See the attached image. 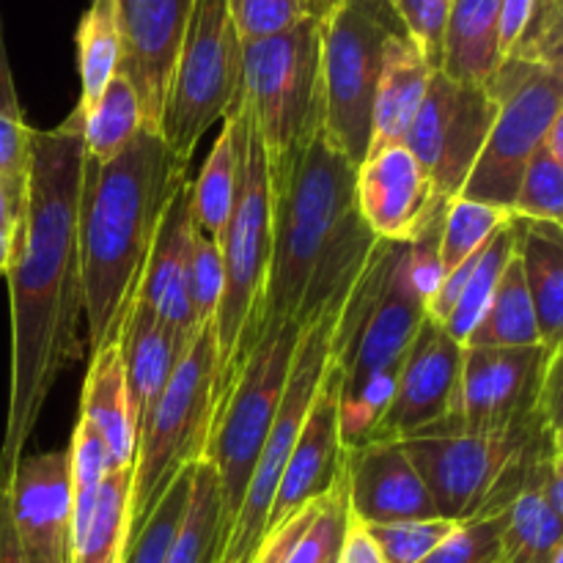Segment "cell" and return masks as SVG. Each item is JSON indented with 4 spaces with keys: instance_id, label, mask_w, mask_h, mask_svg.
Instances as JSON below:
<instances>
[{
    "instance_id": "10",
    "label": "cell",
    "mask_w": 563,
    "mask_h": 563,
    "mask_svg": "<svg viewBox=\"0 0 563 563\" xmlns=\"http://www.w3.org/2000/svg\"><path fill=\"white\" fill-rule=\"evenodd\" d=\"M242 86V42L225 0H196L159 113V137L190 163L198 143L225 119Z\"/></svg>"
},
{
    "instance_id": "27",
    "label": "cell",
    "mask_w": 563,
    "mask_h": 563,
    "mask_svg": "<svg viewBox=\"0 0 563 563\" xmlns=\"http://www.w3.org/2000/svg\"><path fill=\"white\" fill-rule=\"evenodd\" d=\"M240 97H234V104L225 113L223 130L214 137L212 152H209L201 174L196 179H190L192 223H196V229L203 236H209L214 242L223 234L231 203H234L236 181H240Z\"/></svg>"
},
{
    "instance_id": "26",
    "label": "cell",
    "mask_w": 563,
    "mask_h": 563,
    "mask_svg": "<svg viewBox=\"0 0 563 563\" xmlns=\"http://www.w3.org/2000/svg\"><path fill=\"white\" fill-rule=\"evenodd\" d=\"M88 361L91 363L82 385L80 416L102 434L113 467H126L135 462L137 434L132 423L119 341L93 352Z\"/></svg>"
},
{
    "instance_id": "22",
    "label": "cell",
    "mask_w": 563,
    "mask_h": 563,
    "mask_svg": "<svg viewBox=\"0 0 563 563\" xmlns=\"http://www.w3.org/2000/svg\"><path fill=\"white\" fill-rule=\"evenodd\" d=\"M119 350L121 363H124L132 423H135L137 434L146 427L154 405L159 401L165 385L174 377L176 366L190 352V346L174 333V328H168L157 317V311L148 306L146 297L141 295V284H137L130 311H126L124 328L119 333Z\"/></svg>"
},
{
    "instance_id": "24",
    "label": "cell",
    "mask_w": 563,
    "mask_h": 563,
    "mask_svg": "<svg viewBox=\"0 0 563 563\" xmlns=\"http://www.w3.org/2000/svg\"><path fill=\"white\" fill-rule=\"evenodd\" d=\"M522 278L548 350H563V231L561 225L511 218Z\"/></svg>"
},
{
    "instance_id": "23",
    "label": "cell",
    "mask_w": 563,
    "mask_h": 563,
    "mask_svg": "<svg viewBox=\"0 0 563 563\" xmlns=\"http://www.w3.org/2000/svg\"><path fill=\"white\" fill-rule=\"evenodd\" d=\"M498 16L500 0H451L438 71L460 86L487 91L504 64Z\"/></svg>"
},
{
    "instance_id": "15",
    "label": "cell",
    "mask_w": 563,
    "mask_h": 563,
    "mask_svg": "<svg viewBox=\"0 0 563 563\" xmlns=\"http://www.w3.org/2000/svg\"><path fill=\"white\" fill-rule=\"evenodd\" d=\"M462 350L465 346L451 339L443 324L434 322L432 317L423 319L407 352L394 396L366 443L374 440L405 443V440L449 434L460 407Z\"/></svg>"
},
{
    "instance_id": "13",
    "label": "cell",
    "mask_w": 563,
    "mask_h": 563,
    "mask_svg": "<svg viewBox=\"0 0 563 563\" xmlns=\"http://www.w3.org/2000/svg\"><path fill=\"white\" fill-rule=\"evenodd\" d=\"M561 363V350L548 346H465L462 350L460 407L449 434H495L522 427L533 418H548L544 385Z\"/></svg>"
},
{
    "instance_id": "47",
    "label": "cell",
    "mask_w": 563,
    "mask_h": 563,
    "mask_svg": "<svg viewBox=\"0 0 563 563\" xmlns=\"http://www.w3.org/2000/svg\"><path fill=\"white\" fill-rule=\"evenodd\" d=\"M0 563H27L20 542H16L14 526H11L9 493H5V484H0Z\"/></svg>"
},
{
    "instance_id": "12",
    "label": "cell",
    "mask_w": 563,
    "mask_h": 563,
    "mask_svg": "<svg viewBox=\"0 0 563 563\" xmlns=\"http://www.w3.org/2000/svg\"><path fill=\"white\" fill-rule=\"evenodd\" d=\"M344 300L330 308V311H324L319 319H313L302 330L300 341H297L289 377H286L284 385V396H280L273 427H269L267 440H264L262 454H258L253 476L247 482L245 498H242L240 515H236L234 528L229 533V542H225L218 563H247L253 550L262 542L275 489H278L280 476H284V467L289 462L291 449H295L297 438H300V429L306 423L308 410H311L313 399H317V390L322 385L324 372H328L330 344H333V330L335 322H339Z\"/></svg>"
},
{
    "instance_id": "38",
    "label": "cell",
    "mask_w": 563,
    "mask_h": 563,
    "mask_svg": "<svg viewBox=\"0 0 563 563\" xmlns=\"http://www.w3.org/2000/svg\"><path fill=\"white\" fill-rule=\"evenodd\" d=\"M69 465H71V542H75V537L86 528L88 517H91L104 476L113 471V462H110L108 445H104L102 434H99L82 416L77 418L75 432H71Z\"/></svg>"
},
{
    "instance_id": "49",
    "label": "cell",
    "mask_w": 563,
    "mask_h": 563,
    "mask_svg": "<svg viewBox=\"0 0 563 563\" xmlns=\"http://www.w3.org/2000/svg\"><path fill=\"white\" fill-rule=\"evenodd\" d=\"M542 148L563 163V115H559V119L548 126V132H544L542 137Z\"/></svg>"
},
{
    "instance_id": "19",
    "label": "cell",
    "mask_w": 563,
    "mask_h": 563,
    "mask_svg": "<svg viewBox=\"0 0 563 563\" xmlns=\"http://www.w3.org/2000/svg\"><path fill=\"white\" fill-rule=\"evenodd\" d=\"M341 476L346 509L361 526H396L438 517L405 445L394 440H374L344 449Z\"/></svg>"
},
{
    "instance_id": "39",
    "label": "cell",
    "mask_w": 563,
    "mask_h": 563,
    "mask_svg": "<svg viewBox=\"0 0 563 563\" xmlns=\"http://www.w3.org/2000/svg\"><path fill=\"white\" fill-rule=\"evenodd\" d=\"M509 214L528 223L561 225L563 220V163L542 146L533 152L522 170L520 187Z\"/></svg>"
},
{
    "instance_id": "11",
    "label": "cell",
    "mask_w": 563,
    "mask_h": 563,
    "mask_svg": "<svg viewBox=\"0 0 563 563\" xmlns=\"http://www.w3.org/2000/svg\"><path fill=\"white\" fill-rule=\"evenodd\" d=\"M487 91L498 113L456 198L509 209L528 159L563 115V66L504 60Z\"/></svg>"
},
{
    "instance_id": "17",
    "label": "cell",
    "mask_w": 563,
    "mask_h": 563,
    "mask_svg": "<svg viewBox=\"0 0 563 563\" xmlns=\"http://www.w3.org/2000/svg\"><path fill=\"white\" fill-rule=\"evenodd\" d=\"M196 0H119L121 60L141 104L143 130L157 132L176 55Z\"/></svg>"
},
{
    "instance_id": "4",
    "label": "cell",
    "mask_w": 563,
    "mask_h": 563,
    "mask_svg": "<svg viewBox=\"0 0 563 563\" xmlns=\"http://www.w3.org/2000/svg\"><path fill=\"white\" fill-rule=\"evenodd\" d=\"M423 319L427 297L416 284L410 242L379 240L341 306L330 344L344 449L366 443L383 418Z\"/></svg>"
},
{
    "instance_id": "18",
    "label": "cell",
    "mask_w": 563,
    "mask_h": 563,
    "mask_svg": "<svg viewBox=\"0 0 563 563\" xmlns=\"http://www.w3.org/2000/svg\"><path fill=\"white\" fill-rule=\"evenodd\" d=\"M11 526L27 563H71L69 449L22 456L5 482Z\"/></svg>"
},
{
    "instance_id": "9",
    "label": "cell",
    "mask_w": 563,
    "mask_h": 563,
    "mask_svg": "<svg viewBox=\"0 0 563 563\" xmlns=\"http://www.w3.org/2000/svg\"><path fill=\"white\" fill-rule=\"evenodd\" d=\"M302 330L306 328L300 324H284L275 333L258 339L225 388L223 399L218 401L203 460L214 467L220 484V504H223L220 553L229 542L247 482L273 427Z\"/></svg>"
},
{
    "instance_id": "21",
    "label": "cell",
    "mask_w": 563,
    "mask_h": 563,
    "mask_svg": "<svg viewBox=\"0 0 563 563\" xmlns=\"http://www.w3.org/2000/svg\"><path fill=\"white\" fill-rule=\"evenodd\" d=\"M192 236H196V223H192L190 179H187L159 218L141 275V295L187 346L196 344L201 333L190 308Z\"/></svg>"
},
{
    "instance_id": "6",
    "label": "cell",
    "mask_w": 563,
    "mask_h": 563,
    "mask_svg": "<svg viewBox=\"0 0 563 563\" xmlns=\"http://www.w3.org/2000/svg\"><path fill=\"white\" fill-rule=\"evenodd\" d=\"M322 33V137L335 154L361 165L372 146L374 93L385 53L407 36L390 0H339L319 20Z\"/></svg>"
},
{
    "instance_id": "34",
    "label": "cell",
    "mask_w": 563,
    "mask_h": 563,
    "mask_svg": "<svg viewBox=\"0 0 563 563\" xmlns=\"http://www.w3.org/2000/svg\"><path fill=\"white\" fill-rule=\"evenodd\" d=\"M141 130L143 119L135 91H132L130 80L121 71H115L102 97L93 102L91 110L82 113L86 157H91L93 163H110L135 141Z\"/></svg>"
},
{
    "instance_id": "41",
    "label": "cell",
    "mask_w": 563,
    "mask_h": 563,
    "mask_svg": "<svg viewBox=\"0 0 563 563\" xmlns=\"http://www.w3.org/2000/svg\"><path fill=\"white\" fill-rule=\"evenodd\" d=\"M460 522L418 520L396 522V526H366L385 563H418L427 559Z\"/></svg>"
},
{
    "instance_id": "51",
    "label": "cell",
    "mask_w": 563,
    "mask_h": 563,
    "mask_svg": "<svg viewBox=\"0 0 563 563\" xmlns=\"http://www.w3.org/2000/svg\"><path fill=\"white\" fill-rule=\"evenodd\" d=\"M306 3H308V11H311V16L322 20V16H328L330 11H333V5L339 3V0H306Z\"/></svg>"
},
{
    "instance_id": "14",
    "label": "cell",
    "mask_w": 563,
    "mask_h": 563,
    "mask_svg": "<svg viewBox=\"0 0 563 563\" xmlns=\"http://www.w3.org/2000/svg\"><path fill=\"white\" fill-rule=\"evenodd\" d=\"M498 102L484 88L460 86L434 71L427 97L405 135V146L427 168L443 201L462 192L467 174L489 135Z\"/></svg>"
},
{
    "instance_id": "20",
    "label": "cell",
    "mask_w": 563,
    "mask_h": 563,
    "mask_svg": "<svg viewBox=\"0 0 563 563\" xmlns=\"http://www.w3.org/2000/svg\"><path fill=\"white\" fill-rule=\"evenodd\" d=\"M341 471H344V443H341L339 429V372L333 363H328L317 399L308 410L300 438L291 449L284 476L275 489L264 531L284 522L311 500L333 493L341 482Z\"/></svg>"
},
{
    "instance_id": "25",
    "label": "cell",
    "mask_w": 563,
    "mask_h": 563,
    "mask_svg": "<svg viewBox=\"0 0 563 563\" xmlns=\"http://www.w3.org/2000/svg\"><path fill=\"white\" fill-rule=\"evenodd\" d=\"M434 71L416 49L407 36H396L385 53L383 75H379L377 93H374L372 113V146L368 154L377 148L405 143L407 130L427 97L429 80Z\"/></svg>"
},
{
    "instance_id": "52",
    "label": "cell",
    "mask_w": 563,
    "mask_h": 563,
    "mask_svg": "<svg viewBox=\"0 0 563 563\" xmlns=\"http://www.w3.org/2000/svg\"><path fill=\"white\" fill-rule=\"evenodd\" d=\"M553 563H563V553H561V555H559V559H555Z\"/></svg>"
},
{
    "instance_id": "35",
    "label": "cell",
    "mask_w": 563,
    "mask_h": 563,
    "mask_svg": "<svg viewBox=\"0 0 563 563\" xmlns=\"http://www.w3.org/2000/svg\"><path fill=\"white\" fill-rule=\"evenodd\" d=\"M515 247H517V234H515V225H504L500 231H495L489 236L487 245L482 247L478 253V262L473 267L471 278H467L465 289L462 295L456 297L454 308H451L449 317L443 319V330L451 335L454 341H460L465 346L467 335L476 330V324L482 322L484 311H487L489 300H493L495 289H498V280L504 275L506 264L511 262L515 256Z\"/></svg>"
},
{
    "instance_id": "29",
    "label": "cell",
    "mask_w": 563,
    "mask_h": 563,
    "mask_svg": "<svg viewBox=\"0 0 563 563\" xmlns=\"http://www.w3.org/2000/svg\"><path fill=\"white\" fill-rule=\"evenodd\" d=\"M132 465L113 467L99 487L86 528L71 542V563H124L130 542Z\"/></svg>"
},
{
    "instance_id": "5",
    "label": "cell",
    "mask_w": 563,
    "mask_h": 563,
    "mask_svg": "<svg viewBox=\"0 0 563 563\" xmlns=\"http://www.w3.org/2000/svg\"><path fill=\"white\" fill-rule=\"evenodd\" d=\"M240 181L234 203L220 234L223 258V297L214 317V350H218V401L253 350L258 306L273 247V185H269L267 152L253 121L251 104L240 86Z\"/></svg>"
},
{
    "instance_id": "44",
    "label": "cell",
    "mask_w": 563,
    "mask_h": 563,
    "mask_svg": "<svg viewBox=\"0 0 563 563\" xmlns=\"http://www.w3.org/2000/svg\"><path fill=\"white\" fill-rule=\"evenodd\" d=\"M225 3L240 42L275 36L311 16L306 0H225Z\"/></svg>"
},
{
    "instance_id": "45",
    "label": "cell",
    "mask_w": 563,
    "mask_h": 563,
    "mask_svg": "<svg viewBox=\"0 0 563 563\" xmlns=\"http://www.w3.org/2000/svg\"><path fill=\"white\" fill-rule=\"evenodd\" d=\"M407 38L416 44L429 69H440V53H443V33L449 22L451 0H390Z\"/></svg>"
},
{
    "instance_id": "46",
    "label": "cell",
    "mask_w": 563,
    "mask_h": 563,
    "mask_svg": "<svg viewBox=\"0 0 563 563\" xmlns=\"http://www.w3.org/2000/svg\"><path fill=\"white\" fill-rule=\"evenodd\" d=\"M339 563H385L383 555H379L377 544H374L372 533L366 531V526L355 522L350 517L346 522L344 542H341Z\"/></svg>"
},
{
    "instance_id": "37",
    "label": "cell",
    "mask_w": 563,
    "mask_h": 563,
    "mask_svg": "<svg viewBox=\"0 0 563 563\" xmlns=\"http://www.w3.org/2000/svg\"><path fill=\"white\" fill-rule=\"evenodd\" d=\"M192 467H185L179 476L170 482V487L165 489L163 498L157 500L152 511L146 515V520L137 526V531L132 533L130 542H126L124 563H165L168 561L170 548H174V539L179 533L181 520H185L187 500H190L192 489Z\"/></svg>"
},
{
    "instance_id": "36",
    "label": "cell",
    "mask_w": 563,
    "mask_h": 563,
    "mask_svg": "<svg viewBox=\"0 0 563 563\" xmlns=\"http://www.w3.org/2000/svg\"><path fill=\"white\" fill-rule=\"evenodd\" d=\"M509 209L487 207V203L467 201V198H451L445 203L443 225H440V267H443V275L460 267L476 251H482L489 236L509 225Z\"/></svg>"
},
{
    "instance_id": "30",
    "label": "cell",
    "mask_w": 563,
    "mask_h": 563,
    "mask_svg": "<svg viewBox=\"0 0 563 563\" xmlns=\"http://www.w3.org/2000/svg\"><path fill=\"white\" fill-rule=\"evenodd\" d=\"M77 75H80V102L86 113L93 108L108 82L119 71L121 27L119 0H91L77 25Z\"/></svg>"
},
{
    "instance_id": "42",
    "label": "cell",
    "mask_w": 563,
    "mask_h": 563,
    "mask_svg": "<svg viewBox=\"0 0 563 563\" xmlns=\"http://www.w3.org/2000/svg\"><path fill=\"white\" fill-rule=\"evenodd\" d=\"M220 297H223V258L218 242L196 229L190 253V308L196 328H214Z\"/></svg>"
},
{
    "instance_id": "31",
    "label": "cell",
    "mask_w": 563,
    "mask_h": 563,
    "mask_svg": "<svg viewBox=\"0 0 563 563\" xmlns=\"http://www.w3.org/2000/svg\"><path fill=\"white\" fill-rule=\"evenodd\" d=\"M465 346H498V350H517V346H542L537 317H533L531 297H528L526 278H522L520 256L506 264L498 280L493 300L484 311L482 322L467 335Z\"/></svg>"
},
{
    "instance_id": "50",
    "label": "cell",
    "mask_w": 563,
    "mask_h": 563,
    "mask_svg": "<svg viewBox=\"0 0 563 563\" xmlns=\"http://www.w3.org/2000/svg\"><path fill=\"white\" fill-rule=\"evenodd\" d=\"M11 247H14V234H9V231H0V275H5V269H9Z\"/></svg>"
},
{
    "instance_id": "48",
    "label": "cell",
    "mask_w": 563,
    "mask_h": 563,
    "mask_svg": "<svg viewBox=\"0 0 563 563\" xmlns=\"http://www.w3.org/2000/svg\"><path fill=\"white\" fill-rule=\"evenodd\" d=\"M20 201H22V198H16L14 192L9 190V185L0 179V231H9V234H14L16 212H20Z\"/></svg>"
},
{
    "instance_id": "8",
    "label": "cell",
    "mask_w": 563,
    "mask_h": 563,
    "mask_svg": "<svg viewBox=\"0 0 563 563\" xmlns=\"http://www.w3.org/2000/svg\"><path fill=\"white\" fill-rule=\"evenodd\" d=\"M218 412V350L214 328H203L137 432L130 487V537L185 467L207 456Z\"/></svg>"
},
{
    "instance_id": "40",
    "label": "cell",
    "mask_w": 563,
    "mask_h": 563,
    "mask_svg": "<svg viewBox=\"0 0 563 563\" xmlns=\"http://www.w3.org/2000/svg\"><path fill=\"white\" fill-rule=\"evenodd\" d=\"M27 141H31V126L25 124L20 99H16L3 44V22H0V179L16 198H22V187H25Z\"/></svg>"
},
{
    "instance_id": "28",
    "label": "cell",
    "mask_w": 563,
    "mask_h": 563,
    "mask_svg": "<svg viewBox=\"0 0 563 563\" xmlns=\"http://www.w3.org/2000/svg\"><path fill=\"white\" fill-rule=\"evenodd\" d=\"M500 55L563 66V0H500Z\"/></svg>"
},
{
    "instance_id": "33",
    "label": "cell",
    "mask_w": 563,
    "mask_h": 563,
    "mask_svg": "<svg viewBox=\"0 0 563 563\" xmlns=\"http://www.w3.org/2000/svg\"><path fill=\"white\" fill-rule=\"evenodd\" d=\"M220 520H223V504H220L218 473L203 460L192 467V489L185 520L165 563H218Z\"/></svg>"
},
{
    "instance_id": "32",
    "label": "cell",
    "mask_w": 563,
    "mask_h": 563,
    "mask_svg": "<svg viewBox=\"0 0 563 563\" xmlns=\"http://www.w3.org/2000/svg\"><path fill=\"white\" fill-rule=\"evenodd\" d=\"M563 553V517L537 489H522L504 511L500 563H553Z\"/></svg>"
},
{
    "instance_id": "7",
    "label": "cell",
    "mask_w": 563,
    "mask_h": 563,
    "mask_svg": "<svg viewBox=\"0 0 563 563\" xmlns=\"http://www.w3.org/2000/svg\"><path fill=\"white\" fill-rule=\"evenodd\" d=\"M242 91L267 152L284 170L322 132V33L317 16L275 36L242 42Z\"/></svg>"
},
{
    "instance_id": "3",
    "label": "cell",
    "mask_w": 563,
    "mask_h": 563,
    "mask_svg": "<svg viewBox=\"0 0 563 563\" xmlns=\"http://www.w3.org/2000/svg\"><path fill=\"white\" fill-rule=\"evenodd\" d=\"M187 179L190 163L148 130L110 163L82 159L77 253L88 357L119 341L159 218Z\"/></svg>"
},
{
    "instance_id": "43",
    "label": "cell",
    "mask_w": 563,
    "mask_h": 563,
    "mask_svg": "<svg viewBox=\"0 0 563 563\" xmlns=\"http://www.w3.org/2000/svg\"><path fill=\"white\" fill-rule=\"evenodd\" d=\"M500 528L504 515L460 522L418 563H500Z\"/></svg>"
},
{
    "instance_id": "16",
    "label": "cell",
    "mask_w": 563,
    "mask_h": 563,
    "mask_svg": "<svg viewBox=\"0 0 563 563\" xmlns=\"http://www.w3.org/2000/svg\"><path fill=\"white\" fill-rule=\"evenodd\" d=\"M355 196L363 223L383 242H412L449 203L405 143L366 154L355 168Z\"/></svg>"
},
{
    "instance_id": "2",
    "label": "cell",
    "mask_w": 563,
    "mask_h": 563,
    "mask_svg": "<svg viewBox=\"0 0 563 563\" xmlns=\"http://www.w3.org/2000/svg\"><path fill=\"white\" fill-rule=\"evenodd\" d=\"M273 185V247L258 306V339L284 324L308 328L339 306L377 247L355 196V165L324 143L322 132Z\"/></svg>"
},
{
    "instance_id": "1",
    "label": "cell",
    "mask_w": 563,
    "mask_h": 563,
    "mask_svg": "<svg viewBox=\"0 0 563 563\" xmlns=\"http://www.w3.org/2000/svg\"><path fill=\"white\" fill-rule=\"evenodd\" d=\"M82 110L53 130H33L16 212L14 247L5 269L11 300V388L0 445V484L11 478L36 429L55 379L86 355L80 341L82 284L77 253Z\"/></svg>"
}]
</instances>
